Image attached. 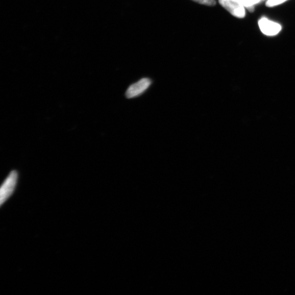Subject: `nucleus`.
Returning <instances> with one entry per match:
<instances>
[{
	"instance_id": "obj_1",
	"label": "nucleus",
	"mask_w": 295,
	"mask_h": 295,
	"mask_svg": "<svg viewBox=\"0 0 295 295\" xmlns=\"http://www.w3.org/2000/svg\"><path fill=\"white\" fill-rule=\"evenodd\" d=\"M18 173L13 170L3 183L0 189V204L3 205L12 195L16 186Z\"/></svg>"
},
{
	"instance_id": "obj_2",
	"label": "nucleus",
	"mask_w": 295,
	"mask_h": 295,
	"mask_svg": "<svg viewBox=\"0 0 295 295\" xmlns=\"http://www.w3.org/2000/svg\"><path fill=\"white\" fill-rule=\"evenodd\" d=\"M219 3L233 16L240 19L245 17L246 8L240 0H219Z\"/></svg>"
},
{
	"instance_id": "obj_3",
	"label": "nucleus",
	"mask_w": 295,
	"mask_h": 295,
	"mask_svg": "<svg viewBox=\"0 0 295 295\" xmlns=\"http://www.w3.org/2000/svg\"><path fill=\"white\" fill-rule=\"evenodd\" d=\"M152 83L149 78H143L136 83L131 84L126 93L127 97L133 99L141 95L151 87Z\"/></svg>"
},
{
	"instance_id": "obj_4",
	"label": "nucleus",
	"mask_w": 295,
	"mask_h": 295,
	"mask_svg": "<svg viewBox=\"0 0 295 295\" xmlns=\"http://www.w3.org/2000/svg\"><path fill=\"white\" fill-rule=\"evenodd\" d=\"M262 33L268 36H275L281 32L282 27L280 24L270 20L267 18L262 17L258 22Z\"/></svg>"
},
{
	"instance_id": "obj_5",
	"label": "nucleus",
	"mask_w": 295,
	"mask_h": 295,
	"mask_svg": "<svg viewBox=\"0 0 295 295\" xmlns=\"http://www.w3.org/2000/svg\"><path fill=\"white\" fill-rule=\"evenodd\" d=\"M246 8L248 11L251 12H253L255 10V4L253 2V0H240Z\"/></svg>"
},
{
	"instance_id": "obj_6",
	"label": "nucleus",
	"mask_w": 295,
	"mask_h": 295,
	"mask_svg": "<svg viewBox=\"0 0 295 295\" xmlns=\"http://www.w3.org/2000/svg\"><path fill=\"white\" fill-rule=\"evenodd\" d=\"M288 1V0H267L266 5L268 7H274Z\"/></svg>"
},
{
	"instance_id": "obj_7",
	"label": "nucleus",
	"mask_w": 295,
	"mask_h": 295,
	"mask_svg": "<svg viewBox=\"0 0 295 295\" xmlns=\"http://www.w3.org/2000/svg\"><path fill=\"white\" fill-rule=\"evenodd\" d=\"M192 1L201 5L210 6H214L216 4L215 0H192Z\"/></svg>"
},
{
	"instance_id": "obj_8",
	"label": "nucleus",
	"mask_w": 295,
	"mask_h": 295,
	"mask_svg": "<svg viewBox=\"0 0 295 295\" xmlns=\"http://www.w3.org/2000/svg\"><path fill=\"white\" fill-rule=\"evenodd\" d=\"M263 1H264V0H253V2L255 5L260 4Z\"/></svg>"
}]
</instances>
